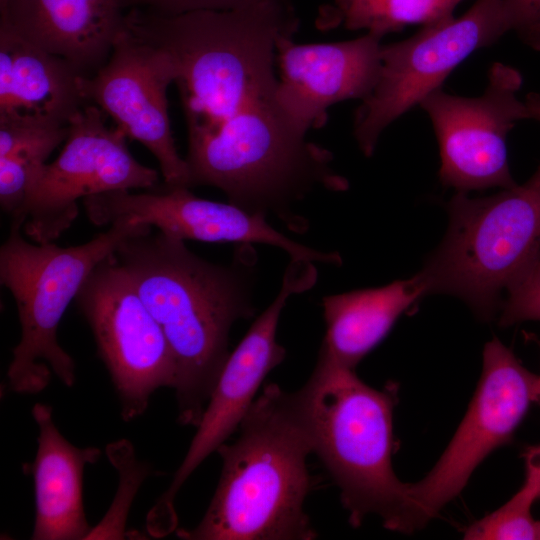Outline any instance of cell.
Returning <instances> with one entry per match:
<instances>
[{
	"instance_id": "7a4b0ae2",
	"label": "cell",
	"mask_w": 540,
	"mask_h": 540,
	"mask_svg": "<svg viewBox=\"0 0 540 540\" xmlns=\"http://www.w3.org/2000/svg\"><path fill=\"white\" fill-rule=\"evenodd\" d=\"M151 229L127 237L113 256L169 344L178 421L197 426L230 354L232 325L255 313V253L244 244L230 265L214 264L184 240Z\"/></svg>"
},
{
	"instance_id": "8fae6325",
	"label": "cell",
	"mask_w": 540,
	"mask_h": 540,
	"mask_svg": "<svg viewBox=\"0 0 540 540\" xmlns=\"http://www.w3.org/2000/svg\"><path fill=\"white\" fill-rule=\"evenodd\" d=\"M316 280L313 262L291 260L278 295L229 354L183 461L147 516V529L152 535L166 536L177 528L174 502L178 491L240 426L263 380L284 360L286 351L276 340L280 315L290 296L307 291Z\"/></svg>"
},
{
	"instance_id": "44dd1931",
	"label": "cell",
	"mask_w": 540,
	"mask_h": 540,
	"mask_svg": "<svg viewBox=\"0 0 540 540\" xmlns=\"http://www.w3.org/2000/svg\"><path fill=\"white\" fill-rule=\"evenodd\" d=\"M540 498V481L526 468L521 488L502 506L473 522L463 534L467 540H539V520L532 516V506Z\"/></svg>"
},
{
	"instance_id": "484cf974",
	"label": "cell",
	"mask_w": 540,
	"mask_h": 540,
	"mask_svg": "<svg viewBox=\"0 0 540 540\" xmlns=\"http://www.w3.org/2000/svg\"><path fill=\"white\" fill-rule=\"evenodd\" d=\"M526 468L532 470L540 481V445L528 447L524 454Z\"/></svg>"
},
{
	"instance_id": "ac0fdd59",
	"label": "cell",
	"mask_w": 540,
	"mask_h": 540,
	"mask_svg": "<svg viewBox=\"0 0 540 540\" xmlns=\"http://www.w3.org/2000/svg\"><path fill=\"white\" fill-rule=\"evenodd\" d=\"M32 416L39 435L33 464L35 522L31 539H86L91 527L83 504L84 468L95 463L101 451L71 444L56 427L49 405L36 403Z\"/></svg>"
},
{
	"instance_id": "7402d4cb",
	"label": "cell",
	"mask_w": 540,
	"mask_h": 540,
	"mask_svg": "<svg viewBox=\"0 0 540 540\" xmlns=\"http://www.w3.org/2000/svg\"><path fill=\"white\" fill-rule=\"evenodd\" d=\"M107 453L120 474L119 492L105 517L94 528H91L86 539H122L125 536V523L130 502L128 495L134 497L137 489L147 476L148 468L140 463L134 454L133 447L126 440L112 443Z\"/></svg>"
},
{
	"instance_id": "4fadbf2b",
	"label": "cell",
	"mask_w": 540,
	"mask_h": 540,
	"mask_svg": "<svg viewBox=\"0 0 540 540\" xmlns=\"http://www.w3.org/2000/svg\"><path fill=\"white\" fill-rule=\"evenodd\" d=\"M174 82L168 54L125 23L107 62L82 79L87 103L110 116L127 138L157 159L169 188H191L189 168L176 148L167 90Z\"/></svg>"
},
{
	"instance_id": "7c38bea8",
	"label": "cell",
	"mask_w": 540,
	"mask_h": 540,
	"mask_svg": "<svg viewBox=\"0 0 540 540\" xmlns=\"http://www.w3.org/2000/svg\"><path fill=\"white\" fill-rule=\"evenodd\" d=\"M522 82L517 69L496 62L482 95L464 97L440 88L421 101L437 138L442 185L460 193L517 185L506 140L518 121L528 119L525 103L517 97Z\"/></svg>"
},
{
	"instance_id": "d6986e66",
	"label": "cell",
	"mask_w": 540,
	"mask_h": 540,
	"mask_svg": "<svg viewBox=\"0 0 540 540\" xmlns=\"http://www.w3.org/2000/svg\"><path fill=\"white\" fill-rule=\"evenodd\" d=\"M426 294V283L418 273L383 287L324 297L326 334L321 350L337 364L355 370L397 319Z\"/></svg>"
},
{
	"instance_id": "30bf717a",
	"label": "cell",
	"mask_w": 540,
	"mask_h": 540,
	"mask_svg": "<svg viewBox=\"0 0 540 540\" xmlns=\"http://www.w3.org/2000/svg\"><path fill=\"white\" fill-rule=\"evenodd\" d=\"M75 301L110 374L122 418L141 416L157 389L174 386L175 363L163 330L113 253L93 269Z\"/></svg>"
},
{
	"instance_id": "cb8c5ba5",
	"label": "cell",
	"mask_w": 540,
	"mask_h": 540,
	"mask_svg": "<svg viewBox=\"0 0 540 540\" xmlns=\"http://www.w3.org/2000/svg\"><path fill=\"white\" fill-rule=\"evenodd\" d=\"M503 5L511 31L540 51V0H503Z\"/></svg>"
},
{
	"instance_id": "9c48e42d",
	"label": "cell",
	"mask_w": 540,
	"mask_h": 540,
	"mask_svg": "<svg viewBox=\"0 0 540 540\" xmlns=\"http://www.w3.org/2000/svg\"><path fill=\"white\" fill-rule=\"evenodd\" d=\"M537 375L499 339L487 342L483 370L469 407L431 471L408 483L407 531L423 528L456 498L479 464L508 443L535 402Z\"/></svg>"
},
{
	"instance_id": "603a6c76",
	"label": "cell",
	"mask_w": 540,
	"mask_h": 540,
	"mask_svg": "<svg viewBox=\"0 0 540 540\" xmlns=\"http://www.w3.org/2000/svg\"><path fill=\"white\" fill-rule=\"evenodd\" d=\"M507 293V298L501 304L500 326L540 321V259Z\"/></svg>"
},
{
	"instance_id": "5b68a950",
	"label": "cell",
	"mask_w": 540,
	"mask_h": 540,
	"mask_svg": "<svg viewBox=\"0 0 540 540\" xmlns=\"http://www.w3.org/2000/svg\"><path fill=\"white\" fill-rule=\"evenodd\" d=\"M448 212L446 235L419 273L428 294L459 297L489 320L503 290L540 259V165L524 184L492 196L457 192Z\"/></svg>"
},
{
	"instance_id": "f546056e",
	"label": "cell",
	"mask_w": 540,
	"mask_h": 540,
	"mask_svg": "<svg viewBox=\"0 0 540 540\" xmlns=\"http://www.w3.org/2000/svg\"><path fill=\"white\" fill-rule=\"evenodd\" d=\"M539 526H540V520H539ZM539 540H540V537H539Z\"/></svg>"
},
{
	"instance_id": "6da1fadb",
	"label": "cell",
	"mask_w": 540,
	"mask_h": 540,
	"mask_svg": "<svg viewBox=\"0 0 540 540\" xmlns=\"http://www.w3.org/2000/svg\"><path fill=\"white\" fill-rule=\"evenodd\" d=\"M126 24L169 56L187 126L191 187L213 186L230 203L293 230L289 207L315 187L348 188L331 153L306 140L282 108L276 46L299 20L290 0L232 10L163 14L132 7Z\"/></svg>"
},
{
	"instance_id": "f1b7e54d",
	"label": "cell",
	"mask_w": 540,
	"mask_h": 540,
	"mask_svg": "<svg viewBox=\"0 0 540 540\" xmlns=\"http://www.w3.org/2000/svg\"><path fill=\"white\" fill-rule=\"evenodd\" d=\"M132 1H133V0H123L125 7L130 6V3H131Z\"/></svg>"
},
{
	"instance_id": "ffe728a7",
	"label": "cell",
	"mask_w": 540,
	"mask_h": 540,
	"mask_svg": "<svg viewBox=\"0 0 540 540\" xmlns=\"http://www.w3.org/2000/svg\"><path fill=\"white\" fill-rule=\"evenodd\" d=\"M464 0H333L321 12L318 26L349 30L366 29L382 37L405 26H423L453 18V11Z\"/></svg>"
},
{
	"instance_id": "2e32d148",
	"label": "cell",
	"mask_w": 540,
	"mask_h": 540,
	"mask_svg": "<svg viewBox=\"0 0 540 540\" xmlns=\"http://www.w3.org/2000/svg\"><path fill=\"white\" fill-rule=\"evenodd\" d=\"M123 0H6L0 28L91 76L108 60L125 26Z\"/></svg>"
},
{
	"instance_id": "5bb4252c",
	"label": "cell",
	"mask_w": 540,
	"mask_h": 540,
	"mask_svg": "<svg viewBox=\"0 0 540 540\" xmlns=\"http://www.w3.org/2000/svg\"><path fill=\"white\" fill-rule=\"evenodd\" d=\"M82 203L95 225L145 224L184 241L260 243L280 248L291 260L342 263L338 253L318 251L289 239L261 213L197 197L189 188L163 186L141 193L118 190L89 196Z\"/></svg>"
},
{
	"instance_id": "ba28073f",
	"label": "cell",
	"mask_w": 540,
	"mask_h": 540,
	"mask_svg": "<svg viewBox=\"0 0 540 540\" xmlns=\"http://www.w3.org/2000/svg\"><path fill=\"white\" fill-rule=\"evenodd\" d=\"M105 116L98 106L87 103L70 118L60 154L43 167L11 217V226L23 228L36 243L53 242L76 219L79 199L157 187V170L132 156L125 134L108 127Z\"/></svg>"
},
{
	"instance_id": "e0dca14e",
	"label": "cell",
	"mask_w": 540,
	"mask_h": 540,
	"mask_svg": "<svg viewBox=\"0 0 540 540\" xmlns=\"http://www.w3.org/2000/svg\"><path fill=\"white\" fill-rule=\"evenodd\" d=\"M84 76L66 59L0 28V121L68 125L87 104Z\"/></svg>"
},
{
	"instance_id": "d4e9b609",
	"label": "cell",
	"mask_w": 540,
	"mask_h": 540,
	"mask_svg": "<svg viewBox=\"0 0 540 540\" xmlns=\"http://www.w3.org/2000/svg\"><path fill=\"white\" fill-rule=\"evenodd\" d=\"M262 0H133L131 7H146L163 14H178L193 10H232Z\"/></svg>"
},
{
	"instance_id": "8992f818",
	"label": "cell",
	"mask_w": 540,
	"mask_h": 540,
	"mask_svg": "<svg viewBox=\"0 0 540 540\" xmlns=\"http://www.w3.org/2000/svg\"><path fill=\"white\" fill-rule=\"evenodd\" d=\"M149 225L118 222L88 242L61 247L32 243L21 228L10 227L0 248V282L15 299L21 337L14 347L7 378L13 392H42L55 375L71 387L75 363L60 346L57 329L93 269L127 237Z\"/></svg>"
},
{
	"instance_id": "3957f363",
	"label": "cell",
	"mask_w": 540,
	"mask_h": 540,
	"mask_svg": "<svg viewBox=\"0 0 540 540\" xmlns=\"http://www.w3.org/2000/svg\"><path fill=\"white\" fill-rule=\"evenodd\" d=\"M237 440L217 452L222 469L199 524L178 529L186 540H311L304 501L313 440L299 391L264 386L240 424Z\"/></svg>"
},
{
	"instance_id": "83f0119b",
	"label": "cell",
	"mask_w": 540,
	"mask_h": 540,
	"mask_svg": "<svg viewBox=\"0 0 540 540\" xmlns=\"http://www.w3.org/2000/svg\"><path fill=\"white\" fill-rule=\"evenodd\" d=\"M535 402H538L540 404V375H537Z\"/></svg>"
},
{
	"instance_id": "277c9868",
	"label": "cell",
	"mask_w": 540,
	"mask_h": 540,
	"mask_svg": "<svg viewBox=\"0 0 540 540\" xmlns=\"http://www.w3.org/2000/svg\"><path fill=\"white\" fill-rule=\"evenodd\" d=\"M394 391L372 388L320 350L299 390L316 453L340 489L349 522L371 515L406 533L408 483L392 466Z\"/></svg>"
},
{
	"instance_id": "4316f807",
	"label": "cell",
	"mask_w": 540,
	"mask_h": 540,
	"mask_svg": "<svg viewBox=\"0 0 540 540\" xmlns=\"http://www.w3.org/2000/svg\"><path fill=\"white\" fill-rule=\"evenodd\" d=\"M524 103L527 108L528 119L540 122V94L535 92L528 93Z\"/></svg>"
},
{
	"instance_id": "9a60e30c",
	"label": "cell",
	"mask_w": 540,
	"mask_h": 540,
	"mask_svg": "<svg viewBox=\"0 0 540 540\" xmlns=\"http://www.w3.org/2000/svg\"><path fill=\"white\" fill-rule=\"evenodd\" d=\"M294 35L276 46L278 98L303 133L326 123L328 109L341 101L364 100L381 66L382 36L367 32L347 41L299 44Z\"/></svg>"
},
{
	"instance_id": "52a82bcc",
	"label": "cell",
	"mask_w": 540,
	"mask_h": 540,
	"mask_svg": "<svg viewBox=\"0 0 540 540\" xmlns=\"http://www.w3.org/2000/svg\"><path fill=\"white\" fill-rule=\"evenodd\" d=\"M511 31L503 0H476L462 16L423 26L411 37L381 46L371 93L354 114L353 134L367 157L383 131L433 91L473 52Z\"/></svg>"
}]
</instances>
